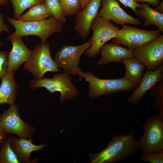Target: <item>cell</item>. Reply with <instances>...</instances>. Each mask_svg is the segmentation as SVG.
Listing matches in <instances>:
<instances>
[{
	"label": "cell",
	"instance_id": "1",
	"mask_svg": "<svg viewBox=\"0 0 163 163\" xmlns=\"http://www.w3.org/2000/svg\"><path fill=\"white\" fill-rule=\"evenodd\" d=\"M139 148L133 130L128 134L114 135L107 146L101 152L89 155L91 163H116L133 156Z\"/></svg>",
	"mask_w": 163,
	"mask_h": 163
},
{
	"label": "cell",
	"instance_id": "2",
	"mask_svg": "<svg viewBox=\"0 0 163 163\" xmlns=\"http://www.w3.org/2000/svg\"><path fill=\"white\" fill-rule=\"evenodd\" d=\"M7 19L15 28L14 33L8 37V39L35 36L40 39L41 43H44L52 34L61 32L63 27V23L53 17L36 21H22L9 17Z\"/></svg>",
	"mask_w": 163,
	"mask_h": 163
},
{
	"label": "cell",
	"instance_id": "3",
	"mask_svg": "<svg viewBox=\"0 0 163 163\" xmlns=\"http://www.w3.org/2000/svg\"><path fill=\"white\" fill-rule=\"evenodd\" d=\"M78 75L81 78H85L88 82V96L91 99L117 92L134 91L138 86L123 78L113 79L100 78L90 71L83 72L81 71Z\"/></svg>",
	"mask_w": 163,
	"mask_h": 163
},
{
	"label": "cell",
	"instance_id": "4",
	"mask_svg": "<svg viewBox=\"0 0 163 163\" xmlns=\"http://www.w3.org/2000/svg\"><path fill=\"white\" fill-rule=\"evenodd\" d=\"M69 75L64 72L54 75L51 78L33 79L30 82L31 89L36 90L38 88L44 87L52 93L56 92L61 94L59 101L60 103L74 98L79 92L71 82Z\"/></svg>",
	"mask_w": 163,
	"mask_h": 163
},
{
	"label": "cell",
	"instance_id": "5",
	"mask_svg": "<svg viewBox=\"0 0 163 163\" xmlns=\"http://www.w3.org/2000/svg\"><path fill=\"white\" fill-rule=\"evenodd\" d=\"M142 128L139 148L144 153L163 152V118L157 114L149 116Z\"/></svg>",
	"mask_w": 163,
	"mask_h": 163
},
{
	"label": "cell",
	"instance_id": "6",
	"mask_svg": "<svg viewBox=\"0 0 163 163\" xmlns=\"http://www.w3.org/2000/svg\"><path fill=\"white\" fill-rule=\"evenodd\" d=\"M33 51L31 58L24 63V69L31 73L35 78H43L44 74L48 72L60 71L51 57L50 46L48 43L38 44Z\"/></svg>",
	"mask_w": 163,
	"mask_h": 163
},
{
	"label": "cell",
	"instance_id": "7",
	"mask_svg": "<svg viewBox=\"0 0 163 163\" xmlns=\"http://www.w3.org/2000/svg\"><path fill=\"white\" fill-rule=\"evenodd\" d=\"M161 35L158 29L149 30L125 25L118 31L112 42L133 50L155 40Z\"/></svg>",
	"mask_w": 163,
	"mask_h": 163
},
{
	"label": "cell",
	"instance_id": "8",
	"mask_svg": "<svg viewBox=\"0 0 163 163\" xmlns=\"http://www.w3.org/2000/svg\"><path fill=\"white\" fill-rule=\"evenodd\" d=\"M120 29L111 21L97 15L91 27L93 32L92 44L85 52V54L90 58L98 55L102 47L114 38Z\"/></svg>",
	"mask_w": 163,
	"mask_h": 163
},
{
	"label": "cell",
	"instance_id": "9",
	"mask_svg": "<svg viewBox=\"0 0 163 163\" xmlns=\"http://www.w3.org/2000/svg\"><path fill=\"white\" fill-rule=\"evenodd\" d=\"M0 114V127L8 134L12 133L19 137L32 138L36 131V128L23 120L19 115V107L16 105Z\"/></svg>",
	"mask_w": 163,
	"mask_h": 163
},
{
	"label": "cell",
	"instance_id": "10",
	"mask_svg": "<svg viewBox=\"0 0 163 163\" xmlns=\"http://www.w3.org/2000/svg\"><path fill=\"white\" fill-rule=\"evenodd\" d=\"M92 39L77 46L64 45L55 54L54 61L58 67L69 75H77L81 71L79 60L82 55L91 46Z\"/></svg>",
	"mask_w": 163,
	"mask_h": 163
},
{
	"label": "cell",
	"instance_id": "11",
	"mask_svg": "<svg viewBox=\"0 0 163 163\" xmlns=\"http://www.w3.org/2000/svg\"><path fill=\"white\" fill-rule=\"evenodd\" d=\"M137 58L148 70L163 67V35L155 40L133 50Z\"/></svg>",
	"mask_w": 163,
	"mask_h": 163
},
{
	"label": "cell",
	"instance_id": "12",
	"mask_svg": "<svg viewBox=\"0 0 163 163\" xmlns=\"http://www.w3.org/2000/svg\"><path fill=\"white\" fill-rule=\"evenodd\" d=\"M102 5L98 11V16L109 21H113L117 24L123 26L126 24L139 25L140 20L130 15L120 6L117 0H101Z\"/></svg>",
	"mask_w": 163,
	"mask_h": 163
},
{
	"label": "cell",
	"instance_id": "13",
	"mask_svg": "<svg viewBox=\"0 0 163 163\" xmlns=\"http://www.w3.org/2000/svg\"><path fill=\"white\" fill-rule=\"evenodd\" d=\"M101 5V0H91L85 8L74 15L75 30L82 39L90 33L91 24Z\"/></svg>",
	"mask_w": 163,
	"mask_h": 163
},
{
	"label": "cell",
	"instance_id": "14",
	"mask_svg": "<svg viewBox=\"0 0 163 163\" xmlns=\"http://www.w3.org/2000/svg\"><path fill=\"white\" fill-rule=\"evenodd\" d=\"M163 67L153 71L146 69L137 88L127 98V102L134 105L138 104L149 90L163 79Z\"/></svg>",
	"mask_w": 163,
	"mask_h": 163
},
{
	"label": "cell",
	"instance_id": "15",
	"mask_svg": "<svg viewBox=\"0 0 163 163\" xmlns=\"http://www.w3.org/2000/svg\"><path fill=\"white\" fill-rule=\"evenodd\" d=\"M8 40L11 41L12 47L11 50L9 52L8 71L15 73L21 66L30 59L33 51L27 47L22 37L12 38Z\"/></svg>",
	"mask_w": 163,
	"mask_h": 163
},
{
	"label": "cell",
	"instance_id": "16",
	"mask_svg": "<svg viewBox=\"0 0 163 163\" xmlns=\"http://www.w3.org/2000/svg\"><path fill=\"white\" fill-rule=\"evenodd\" d=\"M100 53L101 57L97 62L99 65L113 62H122L124 59L135 57L133 50L113 43L104 44L101 48Z\"/></svg>",
	"mask_w": 163,
	"mask_h": 163
},
{
	"label": "cell",
	"instance_id": "17",
	"mask_svg": "<svg viewBox=\"0 0 163 163\" xmlns=\"http://www.w3.org/2000/svg\"><path fill=\"white\" fill-rule=\"evenodd\" d=\"M32 138L14 136L11 143V147L21 163H31L30 156L31 152L40 150L46 146V144L36 145L34 144Z\"/></svg>",
	"mask_w": 163,
	"mask_h": 163
},
{
	"label": "cell",
	"instance_id": "18",
	"mask_svg": "<svg viewBox=\"0 0 163 163\" xmlns=\"http://www.w3.org/2000/svg\"><path fill=\"white\" fill-rule=\"evenodd\" d=\"M14 73L8 71L1 79L0 85V105L15 104L18 85L14 78Z\"/></svg>",
	"mask_w": 163,
	"mask_h": 163
},
{
	"label": "cell",
	"instance_id": "19",
	"mask_svg": "<svg viewBox=\"0 0 163 163\" xmlns=\"http://www.w3.org/2000/svg\"><path fill=\"white\" fill-rule=\"evenodd\" d=\"M139 4L142 7L136 8V14L141 19L143 18V26L148 27L151 24L153 25L163 32V13L153 9L148 4Z\"/></svg>",
	"mask_w": 163,
	"mask_h": 163
},
{
	"label": "cell",
	"instance_id": "20",
	"mask_svg": "<svg viewBox=\"0 0 163 163\" xmlns=\"http://www.w3.org/2000/svg\"><path fill=\"white\" fill-rule=\"evenodd\" d=\"M122 63L125 68V74L123 78L138 85L146 67L135 57L124 59Z\"/></svg>",
	"mask_w": 163,
	"mask_h": 163
},
{
	"label": "cell",
	"instance_id": "21",
	"mask_svg": "<svg viewBox=\"0 0 163 163\" xmlns=\"http://www.w3.org/2000/svg\"><path fill=\"white\" fill-rule=\"evenodd\" d=\"M52 17L44 2L35 5L29 8L17 20L24 21H39Z\"/></svg>",
	"mask_w": 163,
	"mask_h": 163
},
{
	"label": "cell",
	"instance_id": "22",
	"mask_svg": "<svg viewBox=\"0 0 163 163\" xmlns=\"http://www.w3.org/2000/svg\"><path fill=\"white\" fill-rule=\"evenodd\" d=\"M14 136H8L5 142L0 147V163H21L11 146Z\"/></svg>",
	"mask_w": 163,
	"mask_h": 163
},
{
	"label": "cell",
	"instance_id": "23",
	"mask_svg": "<svg viewBox=\"0 0 163 163\" xmlns=\"http://www.w3.org/2000/svg\"><path fill=\"white\" fill-rule=\"evenodd\" d=\"M150 95L154 99L153 105L157 114L163 118V79L152 89Z\"/></svg>",
	"mask_w": 163,
	"mask_h": 163
},
{
	"label": "cell",
	"instance_id": "24",
	"mask_svg": "<svg viewBox=\"0 0 163 163\" xmlns=\"http://www.w3.org/2000/svg\"><path fill=\"white\" fill-rule=\"evenodd\" d=\"M11 3L14 19H17L28 9L36 4L44 3L45 0H8Z\"/></svg>",
	"mask_w": 163,
	"mask_h": 163
},
{
	"label": "cell",
	"instance_id": "25",
	"mask_svg": "<svg viewBox=\"0 0 163 163\" xmlns=\"http://www.w3.org/2000/svg\"><path fill=\"white\" fill-rule=\"evenodd\" d=\"M44 3L52 17L63 23L66 22L60 0H45Z\"/></svg>",
	"mask_w": 163,
	"mask_h": 163
},
{
	"label": "cell",
	"instance_id": "26",
	"mask_svg": "<svg viewBox=\"0 0 163 163\" xmlns=\"http://www.w3.org/2000/svg\"><path fill=\"white\" fill-rule=\"evenodd\" d=\"M66 17L75 15L81 10L79 0H60Z\"/></svg>",
	"mask_w": 163,
	"mask_h": 163
},
{
	"label": "cell",
	"instance_id": "27",
	"mask_svg": "<svg viewBox=\"0 0 163 163\" xmlns=\"http://www.w3.org/2000/svg\"><path fill=\"white\" fill-rule=\"evenodd\" d=\"M142 162H148L150 163H163V152L149 153H143L139 157Z\"/></svg>",
	"mask_w": 163,
	"mask_h": 163
},
{
	"label": "cell",
	"instance_id": "28",
	"mask_svg": "<svg viewBox=\"0 0 163 163\" xmlns=\"http://www.w3.org/2000/svg\"><path fill=\"white\" fill-rule=\"evenodd\" d=\"M9 52L0 51V79L6 74L8 69Z\"/></svg>",
	"mask_w": 163,
	"mask_h": 163
},
{
	"label": "cell",
	"instance_id": "29",
	"mask_svg": "<svg viewBox=\"0 0 163 163\" xmlns=\"http://www.w3.org/2000/svg\"><path fill=\"white\" fill-rule=\"evenodd\" d=\"M120 1L125 7L130 8L136 14V9L137 8H141L142 6L139 3L135 0H117Z\"/></svg>",
	"mask_w": 163,
	"mask_h": 163
},
{
	"label": "cell",
	"instance_id": "30",
	"mask_svg": "<svg viewBox=\"0 0 163 163\" xmlns=\"http://www.w3.org/2000/svg\"><path fill=\"white\" fill-rule=\"evenodd\" d=\"M9 31L7 25L5 23L3 15L0 13V36L4 32L8 33Z\"/></svg>",
	"mask_w": 163,
	"mask_h": 163
},
{
	"label": "cell",
	"instance_id": "31",
	"mask_svg": "<svg viewBox=\"0 0 163 163\" xmlns=\"http://www.w3.org/2000/svg\"><path fill=\"white\" fill-rule=\"evenodd\" d=\"M8 135L0 127V147L6 141Z\"/></svg>",
	"mask_w": 163,
	"mask_h": 163
},
{
	"label": "cell",
	"instance_id": "32",
	"mask_svg": "<svg viewBox=\"0 0 163 163\" xmlns=\"http://www.w3.org/2000/svg\"><path fill=\"white\" fill-rule=\"evenodd\" d=\"M137 2H147L154 6H157L160 2L159 0H135Z\"/></svg>",
	"mask_w": 163,
	"mask_h": 163
},
{
	"label": "cell",
	"instance_id": "33",
	"mask_svg": "<svg viewBox=\"0 0 163 163\" xmlns=\"http://www.w3.org/2000/svg\"><path fill=\"white\" fill-rule=\"evenodd\" d=\"M91 0H79L81 10L84 9Z\"/></svg>",
	"mask_w": 163,
	"mask_h": 163
},
{
	"label": "cell",
	"instance_id": "34",
	"mask_svg": "<svg viewBox=\"0 0 163 163\" xmlns=\"http://www.w3.org/2000/svg\"><path fill=\"white\" fill-rule=\"evenodd\" d=\"M157 11L163 13V2H160L159 5L157 6L155 9Z\"/></svg>",
	"mask_w": 163,
	"mask_h": 163
},
{
	"label": "cell",
	"instance_id": "35",
	"mask_svg": "<svg viewBox=\"0 0 163 163\" xmlns=\"http://www.w3.org/2000/svg\"><path fill=\"white\" fill-rule=\"evenodd\" d=\"M8 0H0V6H4L7 4Z\"/></svg>",
	"mask_w": 163,
	"mask_h": 163
},
{
	"label": "cell",
	"instance_id": "36",
	"mask_svg": "<svg viewBox=\"0 0 163 163\" xmlns=\"http://www.w3.org/2000/svg\"><path fill=\"white\" fill-rule=\"evenodd\" d=\"M3 43L2 41H0V47L2 46L3 45Z\"/></svg>",
	"mask_w": 163,
	"mask_h": 163
}]
</instances>
